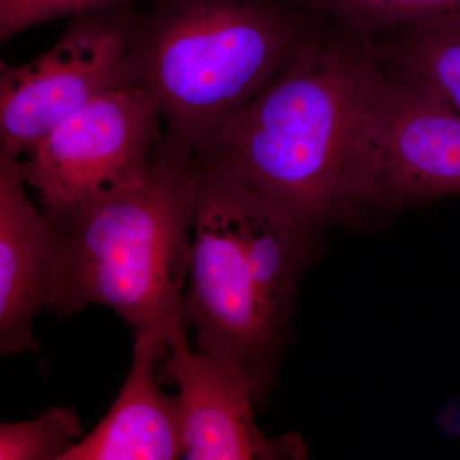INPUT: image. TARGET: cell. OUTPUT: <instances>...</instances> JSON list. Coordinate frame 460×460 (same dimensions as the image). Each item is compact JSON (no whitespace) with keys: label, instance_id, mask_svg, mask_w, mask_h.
Segmentation results:
<instances>
[{"label":"cell","instance_id":"1","mask_svg":"<svg viewBox=\"0 0 460 460\" xmlns=\"http://www.w3.org/2000/svg\"><path fill=\"white\" fill-rule=\"evenodd\" d=\"M380 62L334 25L311 42L201 155L317 238L358 224Z\"/></svg>","mask_w":460,"mask_h":460},{"label":"cell","instance_id":"2","mask_svg":"<svg viewBox=\"0 0 460 460\" xmlns=\"http://www.w3.org/2000/svg\"><path fill=\"white\" fill-rule=\"evenodd\" d=\"M334 25L288 0H153L133 33L128 86L155 100L168 144L201 155Z\"/></svg>","mask_w":460,"mask_h":460},{"label":"cell","instance_id":"3","mask_svg":"<svg viewBox=\"0 0 460 460\" xmlns=\"http://www.w3.org/2000/svg\"><path fill=\"white\" fill-rule=\"evenodd\" d=\"M314 239L279 206L199 156L183 296L195 349L247 366L268 389Z\"/></svg>","mask_w":460,"mask_h":460},{"label":"cell","instance_id":"4","mask_svg":"<svg viewBox=\"0 0 460 460\" xmlns=\"http://www.w3.org/2000/svg\"><path fill=\"white\" fill-rule=\"evenodd\" d=\"M199 154L160 138L147 180L57 226L62 233L50 307L63 316L90 305L136 330L164 332L184 319Z\"/></svg>","mask_w":460,"mask_h":460},{"label":"cell","instance_id":"5","mask_svg":"<svg viewBox=\"0 0 460 460\" xmlns=\"http://www.w3.org/2000/svg\"><path fill=\"white\" fill-rule=\"evenodd\" d=\"M153 96L136 86L93 100L16 160L48 217L62 226L86 208L141 186L164 133Z\"/></svg>","mask_w":460,"mask_h":460},{"label":"cell","instance_id":"6","mask_svg":"<svg viewBox=\"0 0 460 460\" xmlns=\"http://www.w3.org/2000/svg\"><path fill=\"white\" fill-rule=\"evenodd\" d=\"M140 13L109 9L71 18L40 57L0 63V157L31 155L63 120L128 86V56Z\"/></svg>","mask_w":460,"mask_h":460},{"label":"cell","instance_id":"7","mask_svg":"<svg viewBox=\"0 0 460 460\" xmlns=\"http://www.w3.org/2000/svg\"><path fill=\"white\" fill-rule=\"evenodd\" d=\"M378 60L359 224L460 195L459 111L416 75Z\"/></svg>","mask_w":460,"mask_h":460},{"label":"cell","instance_id":"8","mask_svg":"<svg viewBox=\"0 0 460 460\" xmlns=\"http://www.w3.org/2000/svg\"><path fill=\"white\" fill-rule=\"evenodd\" d=\"M168 352L159 363L162 384L178 389L187 460L301 459L299 436L268 438L257 426L255 407L265 390L247 366L190 347L186 320L166 332Z\"/></svg>","mask_w":460,"mask_h":460},{"label":"cell","instance_id":"9","mask_svg":"<svg viewBox=\"0 0 460 460\" xmlns=\"http://www.w3.org/2000/svg\"><path fill=\"white\" fill-rule=\"evenodd\" d=\"M17 162L0 157V352L38 350L33 319L50 307L62 233L27 195Z\"/></svg>","mask_w":460,"mask_h":460},{"label":"cell","instance_id":"10","mask_svg":"<svg viewBox=\"0 0 460 460\" xmlns=\"http://www.w3.org/2000/svg\"><path fill=\"white\" fill-rule=\"evenodd\" d=\"M164 332L136 330L131 370L111 410L62 460L183 459L180 405L160 387Z\"/></svg>","mask_w":460,"mask_h":460},{"label":"cell","instance_id":"11","mask_svg":"<svg viewBox=\"0 0 460 460\" xmlns=\"http://www.w3.org/2000/svg\"><path fill=\"white\" fill-rule=\"evenodd\" d=\"M370 44L378 59L416 75L460 113V13L387 33Z\"/></svg>","mask_w":460,"mask_h":460},{"label":"cell","instance_id":"12","mask_svg":"<svg viewBox=\"0 0 460 460\" xmlns=\"http://www.w3.org/2000/svg\"><path fill=\"white\" fill-rule=\"evenodd\" d=\"M330 18L344 31L372 41L449 14L460 0H288Z\"/></svg>","mask_w":460,"mask_h":460},{"label":"cell","instance_id":"13","mask_svg":"<svg viewBox=\"0 0 460 460\" xmlns=\"http://www.w3.org/2000/svg\"><path fill=\"white\" fill-rule=\"evenodd\" d=\"M80 417L69 407H53L22 422L0 425V460H62L84 438Z\"/></svg>","mask_w":460,"mask_h":460},{"label":"cell","instance_id":"14","mask_svg":"<svg viewBox=\"0 0 460 460\" xmlns=\"http://www.w3.org/2000/svg\"><path fill=\"white\" fill-rule=\"evenodd\" d=\"M135 2L137 0H0V42L4 45L21 32L53 20L131 8Z\"/></svg>","mask_w":460,"mask_h":460}]
</instances>
